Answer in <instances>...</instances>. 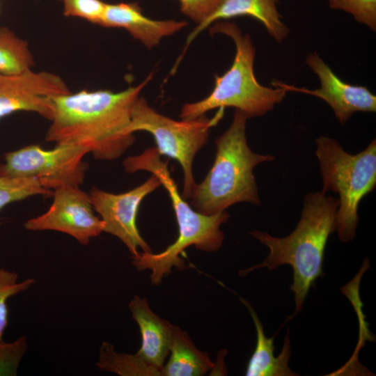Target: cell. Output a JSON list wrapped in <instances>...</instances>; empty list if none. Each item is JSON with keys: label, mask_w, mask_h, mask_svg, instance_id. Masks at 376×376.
Listing matches in <instances>:
<instances>
[{"label": "cell", "mask_w": 376, "mask_h": 376, "mask_svg": "<svg viewBox=\"0 0 376 376\" xmlns=\"http://www.w3.org/2000/svg\"><path fill=\"white\" fill-rule=\"evenodd\" d=\"M315 144L321 191L339 196L335 231L340 241L351 242L356 235L359 203L376 186V140L357 154L348 153L336 139L325 136L317 138Z\"/></svg>", "instance_id": "6"}, {"label": "cell", "mask_w": 376, "mask_h": 376, "mask_svg": "<svg viewBox=\"0 0 376 376\" xmlns=\"http://www.w3.org/2000/svg\"><path fill=\"white\" fill-rule=\"evenodd\" d=\"M35 195L52 196L32 178L0 177V210L6 205Z\"/></svg>", "instance_id": "20"}, {"label": "cell", "mask_w": 376, "mask_h": 376, "mask_svg": "<svg viewBox=\"0 0 376 376\" xmlns=\"http://www.w3.org/2000/svg\"><path fill=\"white\" fill-rule=\"evenodd\" d=\"M181 12L197 24L207 19L223 0H178Z\"/></svg>", "instance_id": "25"}, {"label": "cell", "mask_w": 376, "mask_h": 376, "mask_svg": "<svg viewBox=\"0 0 376 376\" xmlns=\"http://www.w3.org/2000/svg\"><path fill=\"white\" fill-rule=\"evenodd\" d=\"M53 196V203L46 212L24 223L26 230L61 232L84 245L103 232L104 223L94 214L89 194L79 187L56 189Z\"/></svg>", "instance_id": "10"}, {"label": "cell", "mask_w": 376, "mask_h": 376, "mask_svg": "<svg viewBox=\"0 0 376 376\" xmlns=\"http://www.w3.org/2000/svg\"><path fill=\"white\" fill-rule=\"evenodd\" d=\"M161 185L160 180L152 174L145 182L125 193L113 194L93 187L88 194L93 209L104 223L103 232L119 238L132 256L139 254L138 248L144 253L152 252L139 233L136 216L143 199Z\"/></svg>", "instance_id": "9"}, {"label": "cell", "mask_w": 376, "mask_h": 376, "mask_svg": "<svg viewBox=\"0 0 376 376\" xmlns=\"http://www.w3.org/2000/svg\"><path fill=\"white\" fill-rule=\"evenodd\" d=\"M70 93L58 75L32 70L15 75L0 74V120L17 111H29L51 120L53 98Z\"/></svg>", "instance_id": "11"}, {"label": "cell", "mask_w": 376, "mask_h": 376, "mask_svg": "<svg viewBox=\"0 0 376 376\" xmlns=\"http://www.w3.org/2000/svg\"><path fill=\"white\" fill-rule=\"evenodd\" d=\"M210 32L230 37L235 45V55L230 68L221 76L215 75L210 94L201 101L185 104L180 117L194 120L217 108L234 107L247 118L260 117L281 102L287 91L279 87H267L257 80L253 70L256 49L248 35H243L234 22L220 21Z\"/></svg>", "instance_id": "5"}, {"label": "cell", "mask_w": 376, "mask_h": 376, "mask_svg": "<svg viewBox=\"0 0 376 376\" xmlns=\"http://www.w3.org/2000/svg\"><path fill=\"white\" fill-rule=\"evenodd\" d=\"M97 367L121 376H162V370L143 360L138 354L118 353L112 344L102 342Z\"/></svg>", "instance_id": "18"}, {"label": "cell", "mask_w": 376, "mask_h": 376, "mask_svg": "<svg viewBox=\"0 0 376 376\" xmlns=\"http://www.w3.org/2000/svg\"><path fill=\"white\" fill-rule=\"evenodd\" d=\"M331 9L352 15L359 23L376 31V0H328Z\"/></svg>", "instance_id": "22"}, {"label": "cell", "mask_w": 376, "mask_h": 376, "mask_svg": "<svg viewBox=\"0 0 376 376\" xmlns=\"http://www.w3.org/2000/svg\"><path fill=\"white\" fill-rule=\"evenodd\" d=\"M170 357L162 369L164 376H201L214 368L208 352L199 350L189 335L173 326Z\"/></svg>", "instance_id": "17"}, {"label": "cell", "mask_w": 376, "mask_h": 376, "mask_svg": "<svg viewBox=\"0 0 376 376\" xmlns=\"http://www.w3.org/2000/svg\"><path fill=\"white\" fill-rule=\"evenodd\" d=\"M129 308L141 335V345L136 354L162 370L170 352L173 325L156 315L145 298L134 296Z\"/></svg>", "instance_id": "15"}, {"label": "cell", "mask_w": 376, "mask_h": 376, "mask_svg": "<svg viewBox=\"0 0 376 376\" xmlns=\"http://www.w3.org/2000/svg\"><path fill=\"white\" fill-rule=\"evenodd\" d=\"M109 28H123L150 49L166 36L187 25L184 21L154 20L146 17L137 3H107L100 24Z\"/></svg>", "instance_id": "13"}, {"label": "cell", "mask_w": 376, "mask_h": 376, "mask_svg": "<svg viewBox=\"0 0 376 376\" xmlns=\"http://www.w3.org/2000/svg\"><path fill=\"white\" fill-rule=\"evenodd\" d=\"M28 348L27 339L22 336L12 343H0V376H15Z\"/></svg>", "instance_id": "23"}, {"label": "cell", "mask_w": 376, "mask_h": 376, "mask_svg": "<svg viewBox=\"0 0 376 376\" xmlns=\"http://www.w3.org/2000/svg\"><path fill=\"white\" fill-rule=\"evenodd\" d=\"M338 199L320 191L306 195L300 219L295 229L284 237L254 230L251 235L266 246L269 254L264 260L239 272L242 276L260 268L269 270L288 265L293 271L290 289L295 296L293 317L299 313L316 279L324 275L323 262L329 235L336 228Z\"/></svg>", "instance_id": "2"}, {"label": "cell", "mask_w": 376, "mask_h": 376, "mask_svg": "<svg viewBox=\"0 0 376 376\" xmlns=\"http://www.w3.org/2000/svg\"><path fill=\"white\" fill-rule=\"evenodd\" d=\"M241 302L249 310L256 330V345L247 364L246 376H295L289 366L290 358V340L288 333L285 337L280 354L274 355V337H266L263 324L251 304L240 297Z\"/></svg>", "instance_id": "16"}, {"label": "cell", "mask_w": 376, "mask_h": 376, "mask_svg": "<svg viewBox=\"0 0 376 376\" xmlns=\"http://www.w3.org/2000/svg\"><path fill=\"white\" fill-rule=\"evenodd\" d=\"M63 3V15L86 19L100 25L106 3L101 0H59Z\"/></svg>", "instance_id": "24"}, {"label": "cell", "mask_w": 376, "mask_h": 376, "mask_svg": "<svg viewBox=\"0 0 376 376\" xmlns=\"http://www.w3.org/2000/svg\"><path fill=\"white\" fill-rule=\"evenodd\" d=\"M17 278L15 272L0 267V343L3 341V332L8 324L7 300L9 297L26 290L36 283L33 278L17 282Z\"/></svg>", "instance_id": "21"}, {"label": "cell", "mask_w": 376, "mask_h": 376, "mask_svg": "<svg viewBox=\"0 0 376 376\" xmlns=\"http://www.w3.org/2000/svg\"><path fill=\"white\" fill-rule=\"evenodd\" d=\"M306 65L318 76L320 88L311 90L297 87L281 81H273L271 85L285 91L299 92L324 100L333 110L342 125L356 112H375L376 96L367 87L348 84L339 78L318 53L308 54Z\"/></svg>", "instance_id": "12"}, {"label": "cell", "mask_w": 376, "mask_h": 376, "mask_svg": "<svg viewBox=\"0 0 376 376\" xmlns=\"http://www.w3.org/2000/svg\"><path fill=\"white\" fill-rule=\"evenodd\" d=\"M248 118L235 109L228 129L215 140L214 162L205 179L196 184L190 198L197 212L212 215L224 212L240 202L261 204L253 174L258 164L272 162L275 157L254 152L248 146Z\"/></svg>", "instance_id": "4"}, {"label": "cell", "mask_w": 376, "mask_h": 376, "mask_svg": "<svg viewBox=\"0 0 376 376\" xmlns=\"http://www.w3.org/2000/svg\"><path fill=\"white\" fill-rule=\"evenodd\" d=\"M152 76L119 92L81 90L54 97L45 140L84 146L96 159H118L134 143L129 132L132 109Z\"/></svg>", "instance_id": "1"}, {"label": "cell", "mask_w": 376, "mask_h": 376, "mask_svg": "<svg viewBox=\"0 0 376 376\" xmlns=\"http://www.w3.org/2000/svg\"><path fill=\"white\" fill-rule=\"evenodd\" d=\"M157 148H151L141 154L130 156L123 162L127 173L146 171L156 175L167 191L171 198L178 226V237L175 242L164 251L158 253H139L132 256V265L139 271L150 269L152 285L161 283L164 276L175 267L180 270L187 268L180 255L189 246L213 252L222 245L224 234L220 226L226 222L229 215L226 211L212 215H205L195 210L181 196L175 182L171 176L167 163L160 159Z\"/></svg>", "instance_id": "3"}, {"label": "cell", "mask_w": 376, "mask_h": 376, "mask_svg": "<svg viewBox=\"0 0 376 376\" xmlns=\"http://www.w3.org/2000/svg\"><path fill=\"white\" fill-rule=\"evenodd\" d=\"M88 150L73 143L56 144L45 150L30 145L5 155L0 164V177L32 178L47 189L79 187L88 165L83 161Z\"/></svg>", "instance_id": "8"}, {"label": "cell", "mask_w": 376, "mask_h": 376, "mask_svg": "<svg viewBox=\"0 0 376 376\" xmlns=\"http://www.w3.org/2000/svg\"><path fill=\"white\" fill-rule=\"evenodd\" d=\"M224 110L220 108L212 118L203 115L194 120L176 121L158 113L143 97H139L134 104L129 132L132 134L136 131L150 132L160 155L180 163L184 176L182 196L185 199L190 198L196 184L192 171L194 157L206 144L210 128L221 119Z\"/></svg>", "instance_id": "7"}, {"label": "cell", "mask_w": 376, "mask_h": 376, "mask_svg": "<svg viewBox=\"0 0 376 376\" xmlns=\"http://www.w3.org/2000/svg\"><path fill=\"white\" fill-rule=\"evenodd\" d=\"M33 57L26 41L7 27L0 28V74L15 75L31 70Z\"/></svg>", "instance_id": "19"}, {"label": "cell", "mask_w": 376, "mask_h": 376, "mask_svg": "<svg viewBox=\"0 0 376 376\" xmlns=\"http://www.w3.org/2000/svg\"><path fill=\"white\" fill-rule=\"evenodd\" d=\"M276 3V0H223L218 8L188 35L186 46L212 23L240 16H249L259 21L276 42H282L290 30L283 22Z\"/></svg>", "instance_id": "14"}]
</instances>
